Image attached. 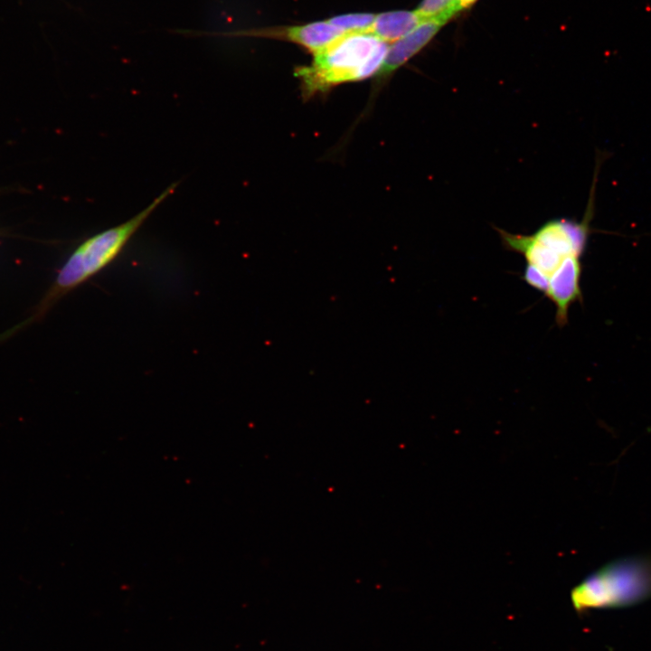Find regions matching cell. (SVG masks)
I'll use <instances>...</instances> for the list:
<instances>
[{
  "label": "cell",
  "mask_w": 651,
  "mask_h": 651,
  "mask_svg": "<svg viewBox=\"0 0 651 651\" xmlns=\"http://www.w3.org/2000/svg\"><path fill=\"white\" fill-rule=\"evenodd\" d=\"M477 0H456L454 11L455 14L470 8Z\"/></svg>",
  "instance_id": "cell-10"
},
{
  "label": "cell",
  "mask_w": 651,
  "mask_h": 651,
  "mask_svg": "<svg viewBox=\"0 0 651 651\" xmlns=\"http://www.w3.org/2000/svg\"><path fill=\"white\" fill-rule=\"evenodd\" d=\"M171 184L141 212L127 221L84 240L61 268L47 297V307L84 284L109 266L149 218L152 212L176 189Z\"/></svg>",
  "instance_id": "cell-3"
},
{
  "label": "cell",
  "mask_w": 651,
  "mask_h": 651,
  "mask_svg": "<svg viewBox=\"0 0 651 651\" xmlns=\"http://www.w3.org/2000/svg\"><path fill=\"white\" fill-rule=\"evenodd\" d=\"M444 25L437 18L423 20L414 30L389 46L385 61L377 73L382 80L423 49Z\"/></svg>",
  "instance_id": "cell-6"
},
{
  "label": "cell",
  "mask_w": 651,
  "mask_h": 651,
  "mask_svg": "<svg viewBox=\"0 0 651 651\" xmlns=\"http://www.w3.org/2000/svg\"><path fill=\"white\" fill-rule=\"evenodd\" d=\"M423 20L416 10L384 12L376 14L371 33L387 43L394 42L410 33Z\"/></svg>",
  "instance_id": "cell-7"
},
{
  "label": "cell",
  "mask_w": 651,
  "mask_h": 651,
  "mask_svg": "<svg viewBox=\"0 0 651 651\" xmlns=\"http://www.w3.org/2000/svg\"><path fill=\"white\" fill-rule=\"evenodd\" d=\"M238 34L288 41L300 45L314 54L335 42L345 33L328 21H319L297 25L250 29L241 31Z\"/></svg>",
  "instance_id": "cell-5"
},
{
  "label": "cell",
  "mask_w": 651,
  "mask_h": 651,
  "mask_svg": "<svg viewBox=\"0 0 651 651\" xmlns=\"http://www.w3.org/2000/svg\"><path fill=\"white\" fill-rule=\"evenodd\" d=\"M456 0H422L416 11L424 19L437 18L444 24L454 17Z\"/></svg>",
  "instance_id": "cell-9"
},
{
  "label": "cell",
  "mask_w": 651,
  "mask_h": 651,
  "mask_svg": "<svg viewBox=\"0 0 651 651\" xmlns=\"http://www.w3.org/2000/svg\"><path fill=\"white\" fill-rule=\"evenodd\" d=\"M651 597V557H627L609 562L571 590L575 609L623 608Z\"/></svg>",
  "instance_id": "cell-4"
},
{
  "label": "cell",
  "mask_w": 651,
  "mask_h": 651,
  "mask_svg": "<svg viewBox=\"0 0 651 651\" xmlns=\"http://www.w3.org/2000/svg\"><path fill=\"white\" fill-rule=\"evenodd\" d=\"M375 16L371 13H354L336 15L327 21L345 33H371Z\"/></svg>",
  "instance_id": "cell-8"
},
{
  "label": "cell",
  "mask_w": 651,
  "mask_h": 651,
  "mask_svg": "<svg viewBox=\"0 0 651 651\" xmlns=\"http://www.w3.org/2000/svg\"><path fill=\"white\" fill-rule=\"evenodd\" d=\"M388 49V43L372 33H345L314 53L311 63L297 67L295 75L300 80L304 96L310 98L339 84L377 75Z\"/></svg>",
  "instance_id": "cell-2"
},
{
  "label": "cell",
  "mask_w": 651,
  "mask_h": 651,
  "mask_svg": "<svg viewBox=\"0 0 651 651\" xmlns=\"http://www.w3.org/2000/svg\"><path fill=\"white\" fill-rule=\"evenodd\" d=\"M590 211L580 222L553 219L528 235L513 234L497 229L503 245L508 250L524 256L526 267L523 280L544 293L550 278L567 263L580 259L585 249Z\"/></svg>",
  "instance_id": "cell-1"
}]
</instances>
